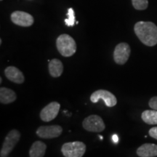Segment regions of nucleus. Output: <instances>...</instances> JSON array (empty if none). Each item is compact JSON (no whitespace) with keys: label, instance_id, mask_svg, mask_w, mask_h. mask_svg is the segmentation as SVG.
<instances>
[{"label":"nucleus","instance_id":"f8f14e48","mask_svg":"<svg viewBox=\"0 0 157 157\" xmlns=\"http://www.w3.org/2000/svg\"><path fill=\"white\" fill-rule=\"evenodd\" d=\"M137 154L140 157L157 156V145L154 143H145L137 149Z\"/></svg>","mask_w":157,"mask_h":157},{"label":"nucleus","instance_id":"aec40b11","mask_svg":"<svg viewBox=\"0 0 157 157\" xmlns=\"http://www.w3.org/2000/svg\"><path fill=\"white\" fill-rule=\"evenodd\" d=\"M148 133H149V135H150L151 137L157 140V127H152V128H151L150 129H149Z\"/></svg>","mask_w":157,"mask_h":157},{"label":"nucleus","instance_id":"7ed1b4c3","mask_svg":"<svg viewBox=\"0 0 157 157\" xmlns=\"http://www.w3.org/2000/svg\"><path fill=\"white\" fill-rule=\"evenodd\" d=\"M85 151V144L81 141L66 143L61 147V152L65 157H82Z\"/></svg>","mask_w":157,"mask_h":157},{"label":"nucleus","instance_id":"b1692460","mask_svg":"<svg viewBox=\"0 0 157 157\" xmlns=\"http://www.w3.org/2000/svg\"><path fill=\"white\" fill-rule=\"evenodd\" d=\"M1 1H2V0H1Z\"/></svg>","mask_w":157,"mask_h":157},{"label":"nucleus","instance_id":"f3484780","mask_svg":"<svg viewBox=\"0 0 157 157\" xmlns=\"http://www.w3.org/2000/svg\"><path fill=\"white\" fill-rule=\"evenodd\" d=\"M132 3L134 8L137 10H146L148 6V0H132Z\"/></svg>","mask_w":157,"mask_h":157},{"label":"nucleus","instance_id":"f257e3e1","mask_svg":"<svg viewBox=\"0 0 157 157\" xmlns=\"http://www.w3.org/2000/svg\"><path fill=\"white\" fill-rule=\"evenodd\" d=\"M135 34L140 42L148 47L157 44V26L152 22L139 21L134 26Z\"/></svg>","mask_w":157,"mask_h":157},{"label":"nucleus","instance_id":"39448f33","mask_svg":"<svg viewBox=\"0 0 157 157\" xmlns=\"http://www.w3.org/2000/svg\"><path fill=\"white\" fill-rule=\"evenodd\" d=\"M82 126L84 129L92 132H101L105 128L103 120L98 115H90L85 118L82 122Z\"/></svg>","mask_w":157,"mask_h":157},{"label":"nucleus","instance_id":"a211bd4d","mask_svg":"<svg viewBox=\"0 0 157 157\" xmlns=\"http://www.w3.org/2000/svg\"><path fill=\"white\" fill-rule=\"evenodd\" d=\"M68 18L65 19V23L67 26H74L75 24V15L73 8H68L67 13Z\"/></svg>","mask_w":157,"mask_h":157},{"label":"nucleus","instance_id":"6ab92c4d","mask_svg":"<svg viewBox=\"0 0 157 157\" xmlns=\"http://www.w3.org/2000/svg\"><path fill=\"white\" fill-rule=\"evenodd\" d=\"M148 105L152 109L157 111V96L151 98L150 101H149Z\"/></svg>","mask_w":157,"mask_h":157},{"label":"nucleus","instance_id":"5701e85b","mask_svg":"<svg viewBox=\"0 0 157 157\" xmlns=\"http://www.w3.org/2000/svg\"><path fill=\"white\" fill-rule=\"evenodd\" d=\"M2 78H0V82H1V83H2Z\"/></svg>","mask_w":157,"mask_h":157},{"label":"nucleus","instance_id":"ddd939ff","mask_svg":"<svg viewBox=\"0 0 157 157\" xmlns=\"http://www.w3.org/2000/svg\"><path fill=\"white\" fill-rule=\"evenodd\" d=\"M49 72L52 77H59L63 71V65L58 59H52L49 62Z\"/></svg>","mask_w":157,"mask_h":157},{"label":"nucleus","instance_id":"2eb2a0df","mask_svg":"<svg viewBox=\"0 0 157 157\" xmlns=\"http://www.w3.org/2000/svg\"><path fill=\"white\" fill-rule=\"evenodd\" d=\"M16 94L13 90L6 87L0 89V102L2 104H9L16 100Z\"/></svg>","mask_w":157,"mask_h":157},{"label":"nucleus","instance_id":"dca6fc26","mask_svg":"<svg viewBox=\"0 0 157 157\" xmlns=\"http://www.w3.org/2000/svg\"><path fill=\"white\" fill-rule=\"evenodd\" d=\"M141 118L148 124H157V111L154 109L146 110L142 113Z\"/></svg>","mask_w":157,"mask_h":157},{"label":"nucleus","instance_id":"412c9836","mask_svg":"<svg viewBox=\"0 0 157 157\" xmlns=\"http://www.w3.org/2000/svg\"><path fill=\"white\" fill-rule=\"evenodd\" d=\"M112 140L114 143H117L119 142V137H118L117 135H113L112 137Z\"/></svg>","mask_w":157,"mask_h":157},{"label":"nucleus","instance_id":"9b49d317","mask_svg":"<svg viewBox=\"0 0 157 157\" xmlns=\"http://www.w3.org/2000/svg\"><path fill=\"white\" fill-rule=\"evenodd\" d=\"M5 75L10 81L16 84H22L25 81V77L22 71L15 66H8L5 68Z\"/></svg>","mask_w":157,"mask_h":157},{"label":"nucleus","instance_id":"f03ea898","mask_svg":"<svg viewBox=\"0 0 157 157\" xmlns=\"http://www.w3.org/2000/svg\"><path fill=\"white\" fill-rule=\"evenodd\" d=\"M58 52L63 57H71L75 54L76 44L75 40L68 34H61L56 40Z\"/></svg>","mask_w":157,"mask_h":157},{"label":"nucleus","instance_id":"9d476101","mask_svg":"<svg viewBox=\"0 0 157 157\" xmlns=\"http://www.w3.org/2000/svg\"><path fill=\"white\" fill-rule=\"evenodd\" d=\"M11 21L15 25L23 27H29L34 23V17L25 12L15 11L11 14Z\"/></svg>","mask_w":157,"mask_h":157},{"label":"nucleus","instance_id":"1a4fd4ad","mask_svg":"<svg viewBox=\"0 0 157 157\" xmlns=\"http://www.w3.org/2000/svg\"><path fill=\"white\" fill-rule=\"evenodd\" d=\"M60 109V105L58 102H52L42 109L40 112V118L43 121L49 122L53 120L58 116Z\"/></svg>","mask_w":157,"mask_h":157},{"label":"nucleus","instance_id":"4468645a","mask_svg":"<svg viewBox=\"0 0 157 157\" xmlns=\"http://www.w3.org/2000/svg\"><path fill=\"white\" fill-rule=\"evenodd\" d=\"M46 149L47 146L45 143L42 141H36L31 147L29 156L30 157H44Z\"/></svg>","mask_w":157,"mask_h":157},{"label":"nucleus","instance_id":"4be33fe9","mask_svg":"<svg viewBox=\"0 0 157 157\" xmlns=\"http://www.w3.org/2000/svg\"><path fill=\"white\" fill-rule=\"evenodd\" d=\"M100 139H101V140H103V137H102V136H101V135H100Z\"/></svg>","mask_w":157,"mask_h":157},{"label":"nucleus","instance_id":"20e7f679","mask_svg":"<svg viewBox=\"0 0 157 157\" xmlns=\"http://www.w3.org/2000/svg\"><path fill=\"white\" fill-rule=\"evenodd\" d=\"M21 138V133L17 129H13L6 136L0 151V156L7 157Z\"/></svg>","mask_w":157,"mask_h":157},{"label":"nucleus","instance_id":"423d86ee","mask_svg":"<svg viewBox=\"0 0 157 157\" xmlns=\"http://www.w3.org/2000/svg\"><path fill=\"white\" fill-rule=\"evenodd\" d=\"M90 101L94 103H98L99 101H103L105 105L108 107H113L117 103L116 96L105 90H98L94 92L90 96Z\"/></svg>","mask_w":157,"mask_h":157},{"label":"nucleus","instance_id":"0eeeda50","mask_svg":"<svg viewBox=\"0 0 157 157\" xmlns=\"http://www.w3.org/2000/svg\"><path fill=\"white\" fill-rule=\"evenodd\" d=\"M131 53V49L127 43H119L113 51V60L116 63L124 65L127 63Z\"/></svg>","mask_w":157,"mask_h":157},{"label":"nucleus","instance_id":"6e6552de","mask_svg":"<svg viewBox=\"0 0 157 157\" xmlns=\"http://www.w3.org/2000/svg\"><path fill=\"white\" fill-rule=\"evenodd\" d=\"M63 132V128L59 125L39 127L36 130V135L43 139H52L58 137Z\"/></svg>","mask_w":157,"mask_h":157}]
</instances>
